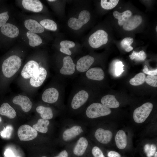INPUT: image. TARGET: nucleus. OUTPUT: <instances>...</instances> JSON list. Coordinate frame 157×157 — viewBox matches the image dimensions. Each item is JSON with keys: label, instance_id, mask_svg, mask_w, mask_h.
Segmentation results:
<instances>
[{"label": "nucleus", "instance_id": "1", "mask_svg": "<svg viewBox=\"0 0 157 157\" xmlns=\"http://www.w3.org/2000/svg\"><path fill=\"white\" fill-rule=\"evenodd\" d=\"M21 64V60L18 56L12 55L9 57L2 64L1 69L3 75L7 78L12 77L18 70Z\"/></svg>", "mask_w": 157, "mask_h": 157}, {"label": "nucleus", "instance_id": "2", "mask_svg": "<svg viewBox=\"0 0 157 157\" xmlns=\"http://www.w3.org/2000/svg\"><path fill=\"white\" fill-rule=\"evenodd\" d=\"M111 112L110 108L102 104L95 103L92 104L88 107L85 113L88 118L94 119L109 115Z\"/></svg>", "mask_w": 157, "mask_h": 157}, {"label": "nucleus", "instance_id": "3", "mask_svg": "<svg viewBox=\"0 0 157 157\" xmlns=\"http://www.w3.org/2000/svg\"><path fill=\"white\" fill-rule=\"evenodd\" d=\"M153 107L151 103L148 102L135 109L133 113V118L135 122L138 123L144 122L149 116Z\"/></svg>", "mask_w": 157, "mask_h": 157}, {"label": "nucleus", "instance_id": "4", "mask_svg": "<svg viewBox=\"0 0 157 157\" xmlns=\"http://www.w3.org/2000/svg\"><path fill=\"white\" fill-rule=\"evenodd\" d=\"M108 37V34L105 31L101 29L98 30L90 35L88 42L91 47L97 48L107 43Z\"/></svg>", "mask_w": 157, "mask_h": 157}, {"label": "nucleus", "instance_id": "5", "mask_svg": "<svg viewBox=\"0 0 157 157\" xmlns=\"http://www.w3.org/2000/svg\"><path fill=\"white\" fill-rule=\"evenodd\" d=\"M90 18V14L87 10H83L79 13L78 18H70L68 21L67 24L71 28L75 30L80 28L84 25L87 23Z\"/></svg>", "mask_w": 157, "mask_h": 157}, {"label": "nucleus", "instance_id": "6", "mask_svg": "<svg viewBox=\"0 0 157 157\" xmlns=\"http://www.w3.org/2000/svg\"><path fill=\"white\" fill-rule=\"evenodd\" d=\"M17 135L21 141H30L36 137L38 132L30 126L24 124L21 126L18 129Z\"/></svg>", "mask_w": 157, "mask_h": 157}, {"label": "nucleus", "instance_id": "7", "mask_svg": "<svg viewBox=\"0 0 157 157\" xmlns=\"http://www.w3.org/2000/svg\"><path fill=\"white\" fill-rule=\"evenodd\" d=\"M83 131L82 127L79 125H75L65 129L62 134L63 140L66 142L69 141L80 135Z\"/></svg>", "mask_w": 157, "mask_h": 157}, {"label": "nucleus", "instance_id": "8", "mask_svg": "<svg viewBox=\"0 0 157 157\" xmlns=\"http://www.w3.org/2000/svg\"><path fill=\"white\" fill-rule=\"evenodd\" d=\"M39 68V65L37 62L34 60H30L24 67L21 71V75L25 79L31 78L37 72Z\"/></svg>", "mask_w": 157, "mask_h": 157}, {"label": "nucleus", "instance_id": "9", "mask_svg": "<svg viewBox=\"0 0 157 157\" xmlns=\"http://www.w3.org/2000/svg\"><path fill=\"white\" fill-rule=\"evenodd\" d=\"M89 97L88 92L81 90L76 93L73 97L71 103L72 108L77 109L82 106L87 101Z\"/></svg>", "mask_w": 157, "mask_h": 157}, {"label": "nucleus", "instance_id": "10", "mask_svg": "<svg viewBox=\"0 0 157 157\" xmlns=\"http://www.w3.org/2000/svg\"><path fill=\"white\" fill-rule=\"evenodd\" d=\"M47 74V71L44 68H39L37 72L30 79L31 85L35 87L40 86L45 79Z\"/></svg>", "mask_w": 157, "mask_h": 157}, {"label": "nucleus", "instance_id": "11", "mask_svg": "<svg viewBox=\"0 0 157 157\" xmlns=\"http://www.w3.org/2000/svg\"><path fill=\"white\" fill-rule=\"evenodd\" d=\"M94 136L99 142L102 144H106L111 141L113 133L110 130L99 128L95 131Z\"/></svg>", "mask_w": 157, "mask_h": 157}, {"label": "nucleus", "instance_id": "12", "mask_svg": "<svg viewBox=\"0 0 157 157\" xmlns=\"http://www.w3.org/2000/svg\"><path fill=\"white\" fill-rule=\"evenodd\" d=\"M13 102L20 106L25 112L29 111L32 107L33 104L30 99L27 97L18 95L15 97L13 99Z\"/></svg>", "mask_w": 157, "mask_h": 157}, {"label": "nucleus", "instance_id": "13", "mask_svg": "<svg viewBox=\"0 0 157 157\" xmlns=\"http://www.w3.org/2000/svg\"><path fill=\"white\" fill-rule=\"evenodd\" d=\"M94 61V58L89 55L81 58L77 61L76 68L78 72H83L87 71Z\"/></svg>", "mask_w": 157, "mask_h": 157}, {"label": "nucleus", "instance_id": "14", "mask_svg": "<svg viewBox=\"0 0 157 157\" xmlns=\"http://www.w3.org/2000/svg\"><path fill=\"white\" fill-rule=\"evenodd\" d=\"M59 92L55 88H51L46 89L42 95V100L46 103H53L56 102L59 97Z\"/></svg>", "mask_w": 157, "mask_h": 157}, {"label": "nucleus", "instance_id": "15", "mask_svg": "<svg viewBox=\"0 0 157 157\" xmlns=\"http://www.w3.org/2000/svg\"><path fill=\"white\" fill-rule=\"evenodd\" d=\"M63 65L60 72L64 75H70L73 74L75 71V65L71 58L69 56L64 57L63 59Z\"/></svg>", "mask_w": 157, "mask_h": 157}, {"label": "nucleus", "instance_id": "16", "mask_svg": "<svg viewBox=\"0 0 157 157\" xmlns=\"http://www.w3.org/2000/svg\"><path fill=\"white\" fill-rule=\"evenodd\" d=\"M88 144V141L86 138L84 137L80 138L74 148V154L77 156H82L85 152Z\"/></svg>", "mask_w": 157, "mask_h": 157}, {"label": "nucleus", "instance_id": "17", "mask_svg": "<svg viewBox=\"0 0 157 157\" xmlns=\"http://www.w3.org/2000/svg\"><path fill=\"white\" fill-rule=\"evenodd\" d=\"M142 21V17L139 15H132L123 25V28L125 30L130 31L138 26Z\"/></svg>", "mask_w": 157, "mask_h": 157}, {"label": "nucleus", "instance_id": "18", "mask_svg": "<svg viewBox=\"0 0 157 157\" xmlns=\"http://www.w3.org/2000/svg\"><path fill=\"white\" fill-rule=\"evenodd\" d=\"M22 3L25 9L35 12H40L43 8L42 3L38 0H23Z\"/></svg>", "mask_w": 157, "mask_h": 157}, {"label": "nucleus", "instance_id": "19", "mask_svg": "<svg viewBox=\"0 0 157 157\" xmlns=\"http://www.w3.org/2000/svg\"><path fill=\"white\" fill-rule=\"evenodd\" d=\"M1 33L5 35L10 38H15L18 36L19 30L15 26L9 23L3 25L1 28Z\"/></svg>", "mask_w": 157, "mask_h": 157}, {"label": "nucleus", "instance_id": "20", "mask_svg": "<svg viewBox=\"0 0 157 157\" xmlns=\"http://www.w3.org/2000/svg\"><path fill=\"white\" fill-rule=\"evenodd\" d=\"M86 76L88 78L92 80L101 81L104 77V73L102 69L99 67H93L86 72Z\"/></svg>", "mask_w": 157, "mask_h": 157}, {"label": "nucleus", "instance_id": "21", "mask_svg": "<svg viewBox=\"0 0 157 157\" xmlns=\"http://www.w3.org/2000/svg\"><path fill=\"white\" fill-rule=\"evenodd\" d=\"M24 24L27 29L33 33H40L43 32L44 31V28L35 20H26L25 21Z\"/></svg>", "mask_w": 157, "mask_h": 157}, {"label": "nucleus", "instance_id": "22", "mask_svg": "<svg viewBox=\"0 0 157 157\" xmlns=\"http://www.w3.org/2000/svg\"><path fill=\"white\" fill-rule=\"evenodd\" d=\"M116 145L119 149H123L127 144V138L125 132L122 130H119L115 137Z\"/></svg>", "mask_w": 157, "mask_h": 157}, {"label": "nucleus", "instance_id": "23", "mask_svg": "<svg viewBox=\"0 0 157 157\" xmlns=\"http://www.w3.org/2000/svg\"><path fill=\"white\" fill-rule=\"evenodd\" d=\"M101 104L110 108H116L119 107V104L113 95L108 94L102 97Z\"/></svg>", "mask_w": 157, "mask_h": 157}, {"label": "nucleus", "instance_id": "24", "mask_svg": "<svg viewBox=\"0 0 157 157\" xmlns=\"http://www.w3.org/2000/svg\"><path fill=\"white\" fill-rule=\"evenodd\" d=\"M0 114L9 118L13 119L16 116V112L8 103H4L0 107Z\"/></svg>", "mask_w": 157, "mask_h": 157}, {"label": "nucleus", "instance_id": "25", "mask_svg": "<svg viewBox=\"0 0 157 157\" xmlns=\"http://www.w3.org/2000/svg\"><path fill=\"white\" fill-rule=\"evenodd\" d=\"M114 17L118 19V24L119 26L123 25L132 15V13L130 10H126L122 13L115 11L113 13Z\"/></svg>", "mask_w": 157, "mask_h": 157}, {"label": "nucleus", "instance_id": "26", "mask_svg": "<svg viewBox=\"0 0 157 157\" xmlns=\"http://www.w3.org/2000/svg\"><path fill=\"white\" fill-rule=\"evenodd\" d=\"M37 112L40 114L43 119H50L53 117V113L51 108L49 107H45L39 106L36 108Z\"/></svg>", "mask_w": 157, "mask_h": 157}, {"label": "nucleus", "instance_id": "27", "mask_svg": "<svg viewBox=\"0 0 157 157\" xmlns=\"http://www.w3.org/2000/svg\"><path fill=\"white\" fill-rule=\"evenodd\" d=\"M50 122L48 120L40 119L33 127L37 131L42 133H46L48 131V126Z\"/></svg>", "mask_w": 157, "mask_h": 157}, {"label": "nucleus", "instance_id": "28", "mask_svg": "<svg viewBox=\"0 0 157 157\" xmlns=\"http://www.w3.org/2000/svg\"><path fill=\"white\" fill-rule=\"evenodd\" d=\"M26 35L29 40V44L32 47L38 46L42 42L40 36L35 33L29 31L27 32Z\"/></svg>", "mask_w": 157, "mask_h": 157}, {"label": "nucleus", "instance_id": "29", "mask_svg": "<svg viewBox=\"0 0 157 157\" xmlns=\"http://www.w3.org/2000/svg\"><path fill=\"white\" fill-rule=\"evenodd\" d=\"M60 45L61 47L60 49V51L68 55H70L72 52L69 49L74 47L75 44L73 42L71 41L63 40L60 42Z\"/></svg>", "mask_w": 157, "mask_h": 157}, {"label": "nucleus", "instance_id": "30", "mask_svg": "<svg viewBox=\"0 0 157 157\" xmlns=\"http://www.w3.org/2000/svg\"><path fill=\"white\" fill-rule=\"evenodd\" d=\"M146 76L144 73L140 72L137 74L129 81L132 85L138 86L142 84L145 81Z\"/></svg>", "mask_w": 157, "mask_h": 157}, {"label": "nucleus", "instance_id": "31", "mask_svg": "<svg viewBox=\"0 0 157 157\" xmlns=\"http://www.w3.org/2000/svg\"><path fill=\"white\" fill-rule=\"evenodd\" d=\"M44 28L52 31H56L57 26L53 21L49 19H44L40 22V23Z\"/></svg>", "mask_w": 157, "mask_h": 157}, {"label": "nucleus", "instance_id": "32", "mask_svg": "<svg viewBox=\"0 0 157 157\" xmlns=\"http://www.w3.org/2000/svg\"><path fill=\"white\" fill-rule=\"evenodd\" d=\"M118 2V0H101V5L103 8L109 10L115 7Z\"/></svg>", "mask_w": 157, "mask_h": 157}, {"label": "nucleus", "instance_id": "33", "mask_svg": "<svg viewBox=\"0 0 157 157\" xmlns=\"http://www.w3.org/2000/svg\"><path fill=\"white\" fill-rule=\"evenodd\" d=\"M133 42V39L130 37L124 38L121 42L122 47L126 52H129L133 49V47L131 46Z\"/></svg>", "mask_w": 157, "mask_h": 157}, {"label": "nucleus", "instance_id": "34", "mask_svg": "<svg viewBox=\"0 0 157 157\" xmlns=\"http://www.w3.org/2000/svg\"><path fill=\"white\" fill-rule=\"evenodd\" d=\"M130 58L137 61H144L147 57V55L143 51L141 50L138 52L133 51L131 54L129 55Z\"/></svg>", "mask_w": 157, "mask_h": 157}, {"label": "nucleus", "instance_id": "35", "mask_svg": "<svg viewBox=\"0 0 157 157\" xmlns=\"http://www.w3.org/2000/svg\"><path fill=\"white\" fill-rule=\"evenodd\" d=\"M122 63L120 61L116 62L114 65V67L112 73L113 75L116 76H120L124 71Z\"/></svg>", "mask_w": 157, "mask_h": 157}, {"label": "nucleus", "instance_id": "36", "mask_svg": "<svg viewBox=\"0 0 157 157\" xmlns=\"http://www.w3.org/2000/svg\"><path fill=\"white\" fill-rule=\"evenodd\" d=\"M156 146L152 144H146L144 147V151L148 157H151L156 153Z\"/></svg>", "mask_w": 157, "mask_h": 157}, {"label": "nucleus", "instance_id": "37", "mask_svg": "<svg viewBox=\"0 0 157 157\" xmlns=\"http://www.w3.org/2000/svg\"><path fill=\"white\" fill-rule=\"evenodd\" d=\"M13 130L12 126L8 125L0 132L1 135L3 138H9L10 137Z\"/></svg>", "mask_w": 157, "mask_h": 157}, {"label": "nucleus", "instance_id": "38", "mask_svg": "<svg viewBox=\"0 0 157 157\" xmlns=\"http://www.w3.org/2000/svg\"><path fill=\"white\" fill-rule=\"evenodd\" d=\"M145 81L149 85L154 87H157V76L148 75L145 78Z\"/></svg>", "mask_w": 157, "mask_h": 157}, {"label": "nucleus", "instance_id": "39", "mask_svg": "<svg viewBox=\"0 0 157 157\" xmlns=\"http://www.w3.org/2000/svg\"><path fill=\"white\" fill-rule=\"evenodd\" d=\"M92 152L94 157H105L102 151L97 146L93 147Z\"/></svg>", "mask_w": 157, "mask_h": 157}, {"label": "nucleus", "instance_id": "40", "mask_svg": "<svg viewBox=\"0 0 157 157\" xmlns=\"http://www.w3.org/2000/svg\"><path fill=\"white\" fill-rule=\"evenodd\" d=\"M9 17L8 11L0 13V28L6 24Z\"/></svg>", "mask_w": 157, "mask_h": 157}, {"label": "nucleus", "instance_id": "41", "mask_svg": "<svg viewBox=\"0 0 157 157\" xmlns=\"http://www.w3.org/2000/svg\"><path fill=\"white\" fill-rule=\"evenodd\" d=\"M143 72L144 73L149 75L150 76H154L156 75L157 74V69L152 71L149 70L147 66L145 65L144 68L143 70Z\"/></svg>", "mask_w": 157, "mask_h": 157}, {"label": "nucleus", "instance_id": "42", "mask_svg": "<svg viewBox=\"0 0 157 157\" xmlns=\"http://www.w3.org/2000/svg\"><path fill=\"white\" fill-rule=\"evenodd\" d=\"M108 157H121L119 153L113 151H110L108 154Z\"/></svg>", "mask_w": 157, "mask_h": 157}, {"label": "nucleus", "instance_id": "43", "mask_svg": "<svg viewBox=\"0 0 157 157\" xmlns=\"http://www.w3.org/2000/svg\"><path fill=\"white\" fill-rule=\"evenodd\" d=\"M5 157H15L12 151L9 149H6L4 152Z\"/></svg>", "mask_w": 157, "mask_h": 157}, {"label": "nucleus", "instance_id": "44", "mask_svg": "<svg viewBox=\"0 0 157 157\" xmlns=\"http://www.w3.org/2000/svg\"><path fill=\"white\" fill-rule=\"evenodd\" d=\"M68 153L66 150H64L61 151L59 154L54 157H68Z\"/></svg>", "mask_w": 157, "mask_h": 157}, {"label": "nucleus", "instance_id": "45", "mask_svg": "<svg viewBox=\"0 0 157 157\" xmlns=\"http://www.w3.org/2000/svg\"><path fill=\"white\" fill-rule=\"evenodd\" d=\"M154 157H157V152L156 151L155 153Z\"/></svg>", "mask_w": 157, "mask_h": 157}, {"label": "nucleus", "instance_id": "46", "mask_svg": "<svg viewBox=\"0 0 157 157\" xmlns=\"http://www.w3.org/2000/svg\"><path fill=\"white\" fill-rule=\"evenodd\" d=\"M48 1H50V2H53L54 1H55L56 0H48Z\"/></svg>", "mask_w": 157, "mask_h": 157}, {"label": "nucleus", "instance_id": "47", "mask_svg": "<svg viewBox=\"0 0 157 157\" xmlns=\"http://www.w3.org/2000/svg\"><path fill=\"white\" fill-rule=\"evenodd\" d=\"M157 26H156V32H157Z\"/></svg>", "mask_w": 157, "mask_h": 157}, {"label": "nucleus", "instance_id": "48", "mask_svg": "<svg viewBox=\"0 0 157 157\" xmlns=\"http://www.w3.org/2000/svg\"><path fill=\"white\" fill-rule=\"evenodd\" d=\"M41 157H46V156H42Z\"/></svg>", "mask_w": 157, "mask_h": 157}, {"label": "nucleus", "instance_id": "49", "mask_svg": "<svg viewBox=\"0 0 157 157\" xmlns=\"http://www.w3.org/2000/svg\"><path fill=\"white\" fill-rule=\"evenodd\" d=\"M1 121V118L0 117V121Z\"/></svg>", "mask_w": 157, "mask_h": 157}]
</instances>
